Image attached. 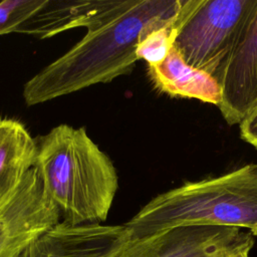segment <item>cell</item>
I'll return each instance as SVG.
<instances>
[{"mask_svg": "<svg viewBox=\"0 0 257 257\" xmlns=\"http://www.w3.org/2000/svg\"><path fill=\"white\" fill-rule=\"evenodd\" d=\"M184 1L132 0L124 10L88 29L67 52L27 80L22 91L25 103L40 104L128 73L139 60L142 32L176 17Z\"/></svg>", "mask_w": 257, "mask_h": 257, "instance_id": "cell-1", "label": "cell"}, {"mask_svg": "<svg viewBox=\"0 0 257 257\" xmlns=\"http://www.w3.org/2000/svg\"><path fill=\"white\" fill-rule=\"evenodd\" d=\"M33 169L62 222L101 224L118 189L110 159L83 127L65 123L35 140Z\"/></svg>", "mask_w": 257, "mask_h": 257, "instance_id": "cell-2", "label": "cell"}, {"mask_svg": "<svg viewBox=\"0 0 257 257\" xmlns=\"http://www.w3.org/2000/svg\"><path fill=\"white\" fill-rule=\"evenodd\" d=\"M191 225L236 227L257 236V164L162 193L123 226L131 237H145Z\"/></svg>", "mask_w": 257, "mask_h": 257, "instance_id": "cell-3", "label": "cell"}, {"mask_svg": "<svg viewBox=\"0 0 257 257\" xmlns=\"http://www.w3.org/2000/svg\"><path fill=\"white\" fill-rule=\"evenodd\" d=\"M255 4L256 0H185L174 46L189 65L216 78Z\"/></svg>", "mask_w": 257, "mask_h": 257, "instance_id": "cell-4", "label": "cell"}, {"mask_svg": "<svg viewBox=\"0 0 257 257\" xmlns=\"http://www.w3.org/2000/svg\"><path fill=\"white\" fill-rule=\"evenodd\" d=\"M253 246L254 236L236 227L181 226L145 237L125 229L108 257H249Z\"/></svg>", "mask_w": 257, "mask_h": 257, "instance_id": "cell-5", "label": "cell"}, {"mask_svg": "<svg viewBox=\"0 0 257 257\" xmlns=\"http://www.w3.org/2000/svg\"><path fill=\"white\" fill-rule=\"evenodd\" d=\"M60 221L57 207L32 168L13 190L0 198V257H16Z\"/></svg>", "mask_w": 257, "mask_h": 257, "instance_id": "cell-6", "label": "cell"}, {"mask_svg": "<svg viewBox=\"0 0 257 257\" xmlns=\"http://www.w3.org/2000/svg\"><path fill=\"white\" fill-rule=\"evenodd\" d=\"M216 79L222 88L218 107L223 117L229 124H240L257 107V0Z\"/></svg>", "mask_w": 257, "mask_h": 257, "instance_id": "cell-7", "label": "cell"}, {"mask_svg": "<svg viewBox=\"0 0 257 257\" xmlns=\"http://www.w3.org/2000/svg\"><path fill=\"white\" fill-rule=\"evenodd\" d=\"M124 234L123 225H72L60 221L16 257H108Z\"/></svg>", "mask_w": 257, "mask_h": 257, "instance_id": "cell-8", "label": "cell"}, {"mask_svg": "<svg viewBox=\"0 0 257 257\" xmlns=\"http://www.w3.org/2000/svg\"><path fill=\"white\" fill-rule=\"evenodd\" d=\"M132 0H46L16 30L39 39L77 27L93 28L124 10Z\"/></svg>", "mask_w": 257, "mask_h": 257, "instance_id": "cell-9", "label": "cell"}, {"mask_svg": "<svg viewBox=\"0 0 257 257\" xmlns=\"http://www.w3.org/2000/svg\"><path fill=\"white\" fill-rule=\"evenodd\" d=\"M149 75L154 85L171 96L196 98L219 105L222 88L211 74L189 65L173 46L166 58L158 64L149 65Z\"/></svg>", "mask_w": 257, "mask_h": 257, "instance_id": "cell-10", "label": "cell"}, {"mask_svg": "<svg viewBox=\"0 0 257 257\" xmlns=\"http://www.w3.org/2000/svg\"><path fill=\"white\" fill-rule=\"evenodd\" d=\"M35 154V140L25 125L13 118H0V198L33 168Z\"/></svg>", "mask_w": 257, "mask_h": 257, "instance_id": "cell-11", "label": "cell"}, {"mask_svg": "<svg viewBox=\"0 0 257 257\" xmlns=\"http://www.w3.org/2000/svg\"><path fill=\"white\" fill-rule=\"evenodd\" d=\"M182 12L183 7L176 17L154 23L142 32L137 45L138 59H144L149 65H155L166 58L174 46Z\"/></svg>", "mask_w": 257, "mask_h": 257, "instance_id": "cell-12", "label": "cell"}, {"mask_svg": "<svg viewBox=\"0 0 257 257\" xmlns=\"http://www.w3.org/2000/svg\"><path fill=\"white\" fill-rule=\"evenodd\" d=\"M46 0H5L0 2V35L17 28L39 10Z\"/></svg>", "mask_w": 257, "mask_h": 257, "instance_id": "cell-13", "label": "cell"}, {"mask_svg": "<svg viewBox=\"0 0 257 257\" xmlns=\"http://www.w3.org/2000/svg\"><path fill=\"white\" fill-rule=\"evenodd\" d=\"M239 125L240 137L257 149V107Z\"/></svg>", "mask_w": 257, "mask_h": 257, "instance_id": "cell-14", "label": "cell"}]
</instances>
